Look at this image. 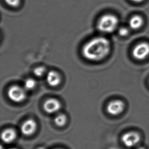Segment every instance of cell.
I'll list each match as a JSON object with an SVG mask.
<instances>
[{"instance_id": "obj_2", "label": "cell", "mask_w": 149, "mask_h": 149, "mask_svg": "<svg viewBox=\"0 0 149 149\" xmlns=\"http://www.w3.org/2000/svg\"><path fill=\"white\" fill-rule=\"evenodd\" d=\"M119 24V19L111 14L103 15L97 22V29L99 31L104 33H111L114 32Z\"/></svg>"}, {"instance_id": "obj_17", "label": "cell", "mask_w": 149, "mask_h": 149, "mask_svg": "<svg viewBox=\"0 0 149 149\" xmlns=\"http://www.w3.org/2000/svg\"><path fill=\"white\" fill-rule=\"evenodd\" d=\"M133 2H135V3H141V2H143L144 0H131Z\"/></svg>"}, {"instance_id": "obj_1", "label": "cell", "mask_w": 149, "mask_h": 149, "mask_svg": "<svg viewBox=\"0 0 149 149\" xmlns=\"http://www.w3.org/2000/svg\"><path fill=\"white\" fill-rule=\"evenodd\" d=\"M111 51V44L107 39L97 37L89 41L82 49L83 56L91 61L102 60Z\"/></svg>"}, {"instance_id": "obj_6", "label": "cell", "mask_w": 149, "mask_h": 149, "mask_svg": "<svg viewBox=\"0 0 149 149\" xmlns=\"http://www.w3.org/2000/svg\"><path fill=\"white\" fill-rule=\"evenodd\" d=\"M125 108L124 103L120 100L111 101L107 107V111L112 116H117L123 112Z\"/></svg>"}, {"instance_id": "obj_7", "label": "cell", "mask_w": 149, "mask_h": 149, "mask_svg": "<svg viewBox=\"0 0 149 149\" xmlns=\"http://www.w3.org/2000/svg\"><path fill=\"white\" fill-rule=\"evenodd\" d=\"M61 107L60 102L55 98H49L45 101L43 109L47 113H54L58 112Z\"/></svg>"}, {"instance_id": "obj_15", "label": "cell", "mask_w": 149, "mask_h": 149, "mask_svg": "<svg viewBox=\"0 0 149 149\" xmlns=\"http://www.w3.org/2000/svg\"><path fill=\"white\" fill-rule=\"evenodd\" d=\"M7 5L13 8L18 7L20 5L22 0H4Z\"/></svg>"}, {"instance_id": "obj_13", "label": "cell", "mask_w": 149, "mask_h": 149, "mask_svg": "<svg viewBox=\"0 0 149 149\" xmlns=\"http://www.w3.org/2000/svg\"><path fill=\"white\" fill-rule=\"evenodd\" d=\"M36 81L32 78L26 79L24 83V88L26 91H31L35 88L36 86Z\"/></svg>"}, {"instance_id": "obj_4", "label": "cell", "mask_w": 149, "mask_h": 149, "mask_svg": "<svg viewBox=\"0 0 149 149\" xmlns=\"http://www.w3.org/2000/svg\"><path fill=\"white\" fill-rule=\"evenodd\" d=\"M132 56L137 60L146 59L149 56V43L143 42L136 45L133 49Z\"/></svg>"}, {"instance_id": "obj_10", "label": "cell", "mask_w": 149, "mask_h": 149, "mask_svg": "<svg viewBox=\"0 0 149 149\" xmlns=\"http://www.w3.org/2000/svg\"><path fill=\"white\" fill-rule=\"evenodd\" d=\"M16 138V132L12 128L5 129L1 133V139L5 143H11L14 141Z\"/></svg>"}, {"instance_id": "obj_21", "label": "cell", "mask_w": 149, "mask_h": 149, "mask_svg": "<svg viewBox=\"0 0 149 149\" xmlns=\"http://www.w3.org/2000/svg\"></svg>"}, {"instance_id": "obj_12", "label": "cell", "mask_w": 149, "mask_h": 149, "mask_svg": "<svg viewBox=\"0 0 149 149\" xmlns=\"http://www.w3.org/2000/svg\"><path fill=\"white\" fill-rule=\"evenodd\" d=\"M67 117L66 115L63 113H60L56 115L54 119L55 124L58 127L64 126L67 122Z\"/></svg>"}, {"instance_id": "obj_11", "label": "cell", "mask_w": 149, "mask_h": 149, "mask_svg": "<svg viewBox=\"0 0 149 149\" xmlns=\"http://www.w3.org/2000/svg\"><path fill=\"white\" fill-rule=\"evenodd\" d=\"M143 24V18L139 15L132 16L129 20V26L133 30H138L141 28Z\"/></svg>"}, {"instance_id": "obj_5", "label": "cell", "mask_w": 149, "mask_h": 149, "mask_svg": "<svg viewBox=\"0 0 149 149\" xmlns=\"http://www.w3.org/2000/svg\"><path fill=\"white\" fill-rule=\"evenodd\" d=\"M140 139L141 137L139 134L134 131L124 133L122 137V143L127 148L134 147L139 143Z\"/></svg>"}, {"instance_id": "obj_20", "label": "cell", "mask_w": 149, "mask_h": 149, "mask_svg": "<svg viewBox=\"0 0 149 149\" xmlns=\"http://www.w3.org/2000/svg\"><path fill=\"white\" fill-rule=\"evenodd\" d=\"M43 149V148H41V149Z\"/></svg>"}, {"instance_id": "obj_8", "label": "cell", "mask_w": 149, "mask_h": 149, "mask_svg": "<svg viewBox=\"0 0 149 149\" xmlns=\"http://www.w3.org/2000/svg\"><path fill=\"white\" fill-rule=\"evenodd\" d=\"M20 129L22 134L25 136L32 135L36 130V122L33 119H28L22 124Z\"/></svg>"}, {"instance_id": "obj_9", "label": "cell", "mask_w": 149, "mask_h": 149, "mask_svg": "<svg viewBox=\"0 0 149 149\" xmlns=\"http://www.w3.org/2000/svg\"><path fill=\"white\" fill-rule=\"evenodd\" d=\"M47 81L51 87H56L60 84L61 81L60 75L56 71H50L47 73Z\"/></svg>"}, {"instance_id": "obj_19", "label": "cell", "mask_w": 149, "mask_h": 149, "mask_svg": "<svg viewBox=\"0 0 149 149\" xmlns=\"http://www.w3.org/2000/svg\"><path fill=\"white\" fill-rule=\"evenodd\" d=\"M16 149V148H11V149Z\"/></svg>"}, {"instance_id": "obj_3", "label": "cell", "mask_w": 149, "mask_h": 149, "mask_svg": "<svg viewBox=\"0 0 149 149\" xmlns=\"http://www.w3.org/2000/svg\"><path fill=\"white\" fill-rule=\"evenodd\" d=\"M8 96L14 102H22L26 98V90L24 88L14 85L8 90Z\"/></svg>"}, {"instance_id": "obj_14", "label": "cell", "mask_w": 149, "mask_h": 149, "mask_svg": "<svg viewBox=\"0 0 149 149\" xmlns=\"http://www.w3.org/2000/svg\"><path fill=\"white\" fill-rule=\"evenodd\" d=\"M47 71V69L44 66H39L35 68L34 70V74L37 77H40L45 75Z\"/></svg>"}, {"instance_id": "obj_18", "label": "cell", "mask_w": 149, "mask_h": 149, "mask_svg": "<svg viewBox=\"0 0 149 149\" xmlns=\"http://www.w3.org/2000/svg\"><path fill=\"white\" fill-rule=\"evenodd\" d=\"M137 149H146L145 148L143 147H139Z\"/></svg>"}, {"instance_id": "obj_16", "label": "cell", "mask_w": 149, "mask_h": 149, "mask_svg": "<svg viewBox=\"0 0 149 149\" xmlns=\"http://www.w3.org/2000/svg\"><path fill=\"white\" fill-rule=\"evenodd\" d=\"M129 30L127 28H125V27L121 28L119 29V34L120 35H121V36H126L129 34Z\"/></svg>"}]
</instances>
